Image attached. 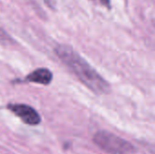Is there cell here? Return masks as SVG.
<instances>
[{"label":"cell","mask_w":155,"mask_h":154,"mask_svg":"<svg viewBox=\"0 0 155 154\" xmlns=\"http://www.w3.org/2000/svg\"><path fill=\"white\" fill-rule=\"evenodd\" d=\"M53 74L50 70L46 68H38L34 72L30 73L26 77L25 80L30 83L40 84L44 85H47L52 82Z\"/></svg>","instance_id":"cell-4"},{"label":"cell","mask_w":155,"mask_h":154,"mask_svg":"<svg viewBox=\"0 0 155 154\" xmlns=\"http://www.w3.org/2000/svg\"><path fill=\"white\" fill-rule=\"evenodd\" d=\"M7 108L28 125H37L41 123L39 113L31 106L23 103H10Z\"/></svg>","instance_id":"cell-3"},{"label":"cell","mask_w":155,"mask_h":154,"mask_svg":"<svg viewBox=\"0 0 155 154\" xmlns=\"http://www.w3.org/2000/svg\"><path fill=\"white\" fill-rule=\"evenodd\" d=\"M93 141L97 147L109 154H134L136 152L131 143L108 131L96 132Z\"/></svg>","instance_id":"cell-2"},{"label":"cell","mask_w":155,"mask_h":154,"mask_svg":"<svg viewBox=\"0 0 155 154\" xmlns=\"http://www.w3.org/2000/svg\"><path fill=\"white\" fill-rule=\"evenodd\" d=\"M55 54L76 77L94 93L98 94L110 93L109 84L72 47L60 44L55 48Z\"/></svg>","instance_id":"cell-1"},{"label":"cell","mask_w":155,"mask_h":154,"mask_svg":"<svg viewBox=\"0 0 155 154\" xmlns=\"http://www.w3.org/2000/svg\"><path fill=\"white\" fill-rule=\"evenodd\" d=\"M101 1H102V3H103L104 5L109 6V5H110V0H101Z\"/></svg>","instance_id":"cell-6"},{"label":"cell","mask_w":155,"mask_h":154,"mask_svg":"<svg viewBox=\"0 0 155 154\" xmlns=\"http://www.w3.org/2000/svg\"><path fill=\"white\" fill-rule=\"evenodd\" d=\"M13 42L12 38L4 31L0 28V43L3 44H11Z\"/></svg>","instance_id":"cell-5"}]
</instances>
